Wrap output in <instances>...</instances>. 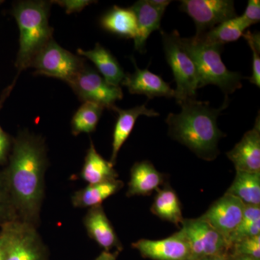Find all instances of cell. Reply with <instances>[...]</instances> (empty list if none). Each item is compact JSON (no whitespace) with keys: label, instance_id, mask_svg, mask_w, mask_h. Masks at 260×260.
Returning a JSON list of instances; mask_svg holds the SVG:
<instances>
[{"label":"cell","instance_id":"obj_20","mask_svg":"<svg viewBox=\"0 0 260 260\" xmlns=\"http://www.w3.org/2000/svg\"><path fill=\"white\" fill-rule=\"evenodd\" d=\"M123 186L124 183L119 179L88 184L85 188L75 191L72 196V204L75 208H79L100 206L106 200L120 191Z\"/></svg>","mask_w":260,"mask_h":260},{"label":"cell","instance_id":"obj_1","mask_svg":"<svg viewBox=\"0 0 260 260\" xmlns=\"http://www.w3.org/2000/svg\"><path fill=\"white\" fill-rule=\"evenodd\" d=\"M47 167L42 138L20 131L13 138L5 172L19 220L37 228L44 197Z\"/></svg>","mask_w":260,"mask_h":260},{"label":"cell","instance_id":"obj_16","mask_svg":"<svg viewBox=\"0 0 260 260\" xmlns=\"http://www.w3.org/2000/svg\"><path fill=\"white\" fill-rule=\"evenodd\" d=\"M112 110L118 114L114 133H113L112 152L110 161L112 165H115L118 154L122 145L129 138L137 120L140 116H146L148 117L158 116V112L153 109H149L146 104L138 106L129 109H121L114 107Z\"/></svg>","mask_w":260,"mask_h":260},{"label":"cell","instance_id":"obj_25","mask_svg":"<svg viewBox=\"0 0 260 260\" xmlns=\"http://www.w3.org/2000/svg\"><path fill=\"white\" fill-rule=\"evenodd\" d=\"M248 27L243 23L240 17L229 19L200 36V39L210 44L223 46L228 43L234 42L244 35Z\"/></svg>","mask_w":260,"mask_h":260},{"label":"cell","instance_id":"obj_18","mask_svg":"<svg viewBox=\"0 0 260 260\" xmlns=\"http://www.w3.org/2000/svg\"><path fill=\"white\" fill-rule=\"evenodd\" d=\"M131 9L136 16L138 34L134 39L135 49L144 52L147 39L155 30H160V21L164 12L150 5L148 0H140L135 3Z\"/></svg>","mask_w":260,"mask_h":260},{"label":"cell","instance_id":"obj_13","mask_svg":"<svg viewBox=\"0 0 260 260\" xmlns=\"http://www.w3.org/2000/svg\"><path fill=\"white\" fill-rule=\"evenodd\" d=\"M237 172L260 173V119L256 117L252 129L246 132L242 139L227 153Z\"/></svg>","mask_w":260,"mask_h":260},{"label":"cell","instance_id":"obj_5","mask_svg":"<svg viewBox=\"0 0 260 260\" xmlns=\"http://www.w3.org/2000/svg\"><path fill=\"white\" fill-rule=\"evenodd\" d=\"M162 45L168 64L177 83L175 98L177 104L188 99H196L199 89L198 73L194 61L186 52L182 38L177 30L170 34L161 31Z\"/></svg>","mask_w":260,"mask_h":260},{"label":"cell","instance_id":"obj_39","mask_svg":"<svg viewBox=\"0 0 260 260\" xmlns=\"http://www.w3.org/2000/svg\"><path fill=\"white\" fill-rule=\"evenodd\" d=\"M3 3H4V1H1V0H0V5H1Z\"/></svg>","mask_w":260,"mask_h":260},{"label":"cell","instance_id":"obj_17","mask_svg":"<svg viewBox=\"0 0 260 260\" xmlns=\"http://www.w3.org/2000/svg\"><path fill=\"white\" fill-rule=\"evenodd\" d=\"M164 183V175L148 160L135 162L130 171L126 196H147Z\"/></svg>","mask_w":260,"mask_h":260},{"label":"cell","instance_id":"obj_37","mask_svg":"<svg viewBox=\"0 0 260 260\" xmlns=\"http://www.w3.org/2000/svg\"><path fill=\"white\" fill-rule=\"evenodd\" d=\"M195 260H229V252L216 254V255L205 256V257Z\"/></svg>","mask_w":260,"mask_h":260},{"label":"cell","instance_id":"obj_27","mask_svg":"<svg viewBox=\"0 0 260 260\" xmlns=\"http://www.w3.org/2000/svg\"><path fill=\"white\" fill-rule=\"evenodd\" d=\"M258 235H260V206L245 205L240 223L228 239L229 246L231 248L236 243Z\"/></svg>","mask_w":260,"mask_h":260},{"label":"cell","instance_id":"obj_31","mask_svg":"<svg viewBox=\"0 0 260 260\" xmlns=\"http://www.w3.org/2000/svg\"><path fill=\"white\" fill-rule=\"evenodd\" d=\"M17 79L15 80L11 85L5 89L1 97H0V110L3 107V104L7 98L11 93ZM13 138H11L8 133H5L0 125V165H5L8 161L12 146H13Z\"/></svg>","mask_w":260,"mask_h":260},{"label":"cell","instance_id":"obj_30","mask_svg":"<svg viewBox=\"0 0 260 260\" xmlns=\"http://www.w3.org/2000/svg\"><path fill=\"white\" fill-rule=\"evenodd\" d=\"M229 253L260 259V235L248 238L233 244Z\"/></svg>","mask_w":260,"mask_h":260},{"label":"cell","instance_id":"obj_28","mask_svg":"<svg viewBox=\"0 0 260 260\" xmlns=\"http://www.w3.org/2000/svg\"><path fill=\"white\" fill-rule=\"evenodd\" d=\"M15 220H18V215L3 169L0 170V225Z\"/></svg>","mask_w":260,"mask_h":260},{"label":"cell","instance_id":"obj_22","mask_svg":"<svg viewBox=\"0 0 260 260\" xmlns=\"http://www.w3.org/2000/svg\"><path fill=\"white\" fill-rule=\"evenodd\" d=\"M101 25L107 31L125 39H135L138 34L136 16L131 8L113 7L103 15Z\"/></svg>","mask_w":260,"mask_h":260},{"label":"cell","instance_id":"obj_21","mask_svg":"<svg viewBox=\"0 0 260 260\" xmlns=\"http://www.w3.org/2000/svg\"><path fill=\"white\" fill-rule=\"evenodd\" d=\"M114 165L103 158L98 153L93 142L87 150L80 177L88 184H99L106 181L116 180L119 174L114 169Z\"/></svg>","mask_w":260,"mask_h":260},{"label":"cell","instance_id":"obj_4","mask_svg":"<svg viewBox=\"0 0 260 260\" xmlns=\"http://www.w3.org/2000/svg\"><path fill=\"white\" fill-rule=\"evenodd\" d=\"M182 44L198 73L199 88L215 85L221 89L225 97L242 88V74L228 70L221 59L223 46L210 44L200 37L182 38Z\"/></svg>","mask_w":260,"mask_h":260},{"label":"cell","instance_id":"obj_26","mask_svg":"<svg viewBox=\"0 0 260 260\" xmlns=\"http://www.w3.org/2000/svg\"><path fill=\"white\" fill-rule=\"evenodd\" d=\"M104 108L93 102H84L73 116L72 133L78 136L81 133H91L96 129Z\"/></svg>","mask_w":260,"mask_h":260},{"label":"cell","instance_id":"obj_24","mask_svg":"<svg viewBox=\"0 0 260 260\" xmlns=\"http://www.w3.org/2000/svg\"><path fill=\"white\" fill-rule=\"evenodd\" d=\"M225 193L237 197L245 205H260V173L237 172Z\"/></svg>","mask_w":260,"mask_h":260},{"label":"cell","instance_id":"obj_34","mask_svg":"<svg viewBox=\"0 0 260 260\" xmlns=\"http://www.w3.org/2000/svg\"><path fill=\"white\" fill-rule=\"evenodd\" d=\"M0 231V260H5L6 254L7 246H8V234L6 229L1 225Z\"/></svg>","mask_w":260,"mask_h":260},{"label":"cell","instance_id":"obj_2","mask_svg":"<svg viewBox=\"0 0 260 260\" xmlns=\"http://www.w3.org/2000/svg\"><path fill=\"white\" fill-rule=\"evenodd\" d=\"M179 104L181 112L170 113L166 120L171 138L190 149L199 158L215 160L219 153V140L225 136L218 128L217 118L226 109L229 99L225 97L219 109L196 99H186Z\"/></svg>","mask_w":260,"mask_h":260},{"label":"cell","instance_id":"obj_7","mask_svg":"<svg viewBox=\"0 0 260 260\" xmlns=\"http://www.w3.org/2000/svg\"><path fill=\"white\" fill-rule=\"evenodd\" d=\"M2 225L8 234L5 260H49L47 247L37 228L19 220Z\"/></svg>","mask_w":260,"mask_h":260},{"label":"cell","instance_id":"obj_29","mask_svg":"<svg viewBox=\"0 0 260 260\" xmlns=\"http://www.w3.org/2000/svg\"><path fill=\"white\" fill-rule=\"evenodd\" d=\"M252 51V75L249 78L251 84L260 86V37L259 32L246 31L243 35Z\"/></svg>","mask_w":260,"mask_h":260},{"label":"cell","instance_id":"obj_23","mask_svg":"<svg viewBox=\"0 0 260 260\" xmlns=\"http://www.w3.org/2000/svg\"><path fill=\"white\" fill-rule=\"evenodd\" d=\"M151 212L164 220L171 222L179 226L184 218L179 197L170 186H164L156 191Z\"/></svg>","mask_w":260,"mask_h":260},{"label":"cell","instance_id":"obj_12","mask_svg":"<svg viewBox=\"0 0 260 260\" xmlns=\"http://www.w3.org/2000/svg\"><path fill=\"white\" fill-rule=\"evenodd\" d=\"M245 204L232 194H227L215 201L200 218L209 223L225 239L240 223Z\"/></svg>","mask_w":260,"mask_h":260},{"label":"cell","instance_id":"obj_19","mask_svg":"<svg viewBox=\"0 0 260 260\" xmlns=\"http://www.w3.org/2000/svg\"><path fill=\"white\" fill-rule=\"evenodd\" d=\"M77 52L78 55L91 61L104 80L110 85L119 86L125 78L126 74L115 56L100 44H95L91 50L78 49Z\"/></svg>","mask_w":260,"mask_h":260},{"label":"cell","instance_id":"obj_38","mask_svg":"<svg viewBox=\"0 0 260 260\" xmlns=\"http://www.w3.org/2000/svg\"><path fill=\"white\" fill-rule=\"evenodd\" d=\"M229 260H260L254 259L250 256L239 255V254H233L229 253Z\"/></svg>","mask_w":260,"mask_h":260},{"label":"cell","instance_id":"obj_6","mask_svg":"<svg viewBox=\"0 0 260 260\" xmlns=\"http://www.w3.org/2000/svg\"><path fill=\"white\" fill-rule=\"evenodd\" d=\"M85 66V59L60 47L54 40L42 49L30 68L36 73L58 78L69 84Z\"/></svg>","mask_w":260,"mask_h":260},{"label":"cell","instance_id":"obj_9","mask_svg":"<svg viewBox=\"0 0 260 260\" xmlns=\"http://www.w3.org/2000/svg\"><path fill=\"white\" fill-rule=\"evenodd\" d=\"M181 232L190 247L193 260L229 252L227 239L201 218L184 219Z\"/></svg>","mask_w":260,"mask_h":260},{"label":"cell","instance_id":"obj_33","mask_svg":"<svg viewBox=\"0 0 260 260\" xmlns=\"http://www.w3.org/2000/svg\"><path fill=\"white\" fill-rule=\"evenodd\" d=\"M56 4L60 5L66 11L68 14L81 11L85 7L93 3V1L88 0H66V1H54Z\"/></svg>","mask_w":260,"mask_h":260},{"label":"cell","instance_id":"obj_35","mask_svg":"<svg viewBox=\"0 0 260 260\" xmlns=\"http://www.w3.org/2000/svg\"><path fill=\"white\" fill-rule=\"evenodd\" d=\"M119 251H104L95 258V260H116L119 254Z\"/></svg>","mask_w":260,"mask_h":260},{"label":"cell","instance_id":"obj_36","mask_svg":"<svg viewBox=\"0 0 260 260\" xmlns=\"http://www.w3.org/2000/svg\"><path fill=\"white\" fill-rule=\"evenodd\" d=\"M150 5H153L154 8H156L160 11L165 12L166 9L172 2L169 0H148Z\"/></svg>","mask_w":260,"mask_h":260},{"label":"cell","instance_id":"obj_32","mask_svg":"<svg viewBox=\"0 0 260 260\" xmlns=\"http://www.w3.org/2000/svg\"><path fill=\"white\" fill-rule=\"evenodd\" d=\"M239 17L248 28L253 24L259 23L260 20L259 0H249L244 14Z\"/></svg>","mask_w":260,"mask_h":260},{"label":"cell","instance_id":"obj_11","mask_svg":"<svg viewBox=\"0 0 260 260\" xmlns=\"http://www.w3.org/2000/svg\"><path fill=\"white\" fill-rule=\"evenodd\" d=\"M132 247L151 260H193L189 244L181 231L160 240L140 239Z\"/></svg>","mask_w":260,"mask_h":260},{"label":"cell","instance_id":"obj_10","mask_svg":"<svg viewBox=\"0 0 260 260\" xmlns=\"http://www.w3.org/2000/svg\"><path fill=\"white\" fill-rule=\"evenodd\" d=\"M180 3L181 11L194 22L195 37H200L215 25L237 16L232 0H182Z\"/></svg>","mask_w":260,"mask_h":260},{"label":"cell","instance_id":"obj_14","mask_svg":"<svg viewBox=\"0 0 260 260\" xmlns=\"http://www.w3.org/2000/svg\"><path fill=\"white\" fill-rule=\"evenodd\" d=\"M83 224L89 237L104 249V251H111L115 249V251L121 252L123 250L122 244L102 205L89 208L84 217Z\"/></svg>","mask_w":260,"mask_h":260},{"label":"cell","instance_id":"obj_3","mask_svg":"<svg viewBox=\"0 0 260 260\" xmlns=\"http://www.w3.org/2000/svg\"><path fill=\"white\" fill-rule=\"evenodd\" d=\"M50 3L20 1L13 5L12 14L20 31L15 67L18 75L30 68L39 53L53 39L54 29L49 23Z\"/></svg>","mask_w":260,"mask_h":260},{"label":"cell","instance_id":"obj_8","mask_svg":"<svg viewBox=\"0 0 260 260\" xmlns=\"http://www.w3.org/2000/svg\"><path fill=\"white\" fill-rule=\"evenodd\" d=\"M69 85L82 102L95 103L104 109L112 110L116 101L123 98L120 86L108 83L102 75L86 64Z\"/></svg>","mask_w":260,"mask_h":260},{"label":"cell","instance_id":"obj_15","mask_svg":"<svg viewBox=\"0 0 260 260\" xmlns=\"http://www.w3.org/2000/svg\"><path fill=\"white\" fill-rule=\"evenodd\" d=\"M131 59L135 65V73L126 74L121 83V85L127 88L130 93L145 95L149 99L155 97L175 96L174 89L171 88L169 83L164 81L161 77L154 74L148 69H140L133 57Z\"/></svg>","mask_w":260,"mask_h":260}]
</instances>
